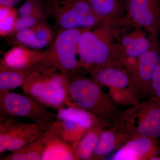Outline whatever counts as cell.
<instances>
[{"label": "cell", "mask_w": 160, "mask_h": 160, "mask_svg": "<svg viewBox=\"0 0 160 160\" xmlns=\"http://www.w3.org/2000/svg\"><path fill=\"white\" fill-rule=\"evenodd\" d=\"M18 12L20 16H38L39 13L38 3L35 0H28L20 7Z\"/></svg>", "instance_id": "4316f807"}, {"label": "cell", "mask_w": 160, "mask_h": 160, "mask_svg": "<svg viewBox=\"0 0 160 160\" xmlns=\"http://www.w3.org/2000/svg\"><path fill=\"white\" fill-rule=\"evenodd\" d=\"M32 28L38 39L48 44L50 42L52 33L47 27L43 26H35Z\"/></svg>", "instance_id": "83f0119b"}, {"label": "cell", "mask_w": 160, "mask_h": 160, "mask_svg": "<svg viewBox=\"0 0 160 160\" xmlns=\"http://www.w3.org/2000/svg\"><path fill=\"white\" fill-rule=\"evenodd\" d=\"M57 6L59 23L64 29H90L101 23L87 0H63Z\"/></svg>", "instance_id": "ba28073f"}, {"label": "cell", "mask_w": 160, "mask_h": 160, "mask_svg": "<svg viewBox=\"0 0 160 160\" xmlns=\"http://www.w3.org/2000/svg\"><path fill=\"white\" fill-rule=\"evenodd\" d=\"M122 27L117 28L115 32V58L124 65L129 58H138L148 51L152 45V38L146 36L142 29L134 27L129 32H124Z\"/></svg>", "instance_id": "8fae6325"}, {"label": "cell", "mask_w": 160, "mask_h": 160, "mask_svg": "<svg viewBox=\"0 0 160 160\" xmlns=\"http://www.w3.org/2000/svg\"><path fill=\"white\" fill-rule=\"evenodd\" d=\"M103 128L98 125L89 129L78 142L72 144L77 159H91Z\"/></svg>", "instance_id": "d6986e66"}, {"label": "cell", "mask_w": 160, "mask_h": 160, "mask_svg": "<svg viewBox=\"0 0 160 160\" xmlns=\"http://www.w3.org/2000/svg\"><path fill=\"white\" fill-rule=\"evenodd\" d=\"M116 28L102 23L94 30H82L78 46L80 69L83 68L90 72L116 60L114 52Z\"/></svg>", "instance_id": "3957f363"}, {"label": "cell", "mask_w": 160, "mask_h": 160, "mask_svg": "<svg viewBox=\"0 0 160 160\" xmlns=\"http://www.w3.org/2000/svg\"><path fill=\"white\" fill-rule=\"evenodd\" d=\"M56 116L57 119L73 122L87 130L101 125L93 115L74 104L58 110Z\"/></svg>", "instance_id": "ac0fdd59"}, {"label": "cell", "mask_w": 160, "mask_h": 160, "mask_svg": "<svg viewBox=\"0 0 160 160\" xmlns=\"http://www.w3.org/2000/svg\"><path fill=\"white\" fill-rule=\"evenodd\" d=\"M16 37L20 43L29 48L42 49L48 45L38 39L32 28L17 32Z\"/></svg>", "instance_id": "cb8c5ba5"}, {"label": "cell", "mask_w": 160, "mask_h": 160, "mask_svg": "<svg viewBox=\"0 0 160 160\" xmlns=\"http://www.w3.org/2000/svg\"><path fill=\"white\" fill-rule=\"evenodd\" d=\"M37 16L22 15L17 19L14 30L17 32L32 28L36 25Z\"/></svg>", "instance_id": "d4e9b609"}, {"label": "cell", "mask_w": 160, "mask_h": 160, "mask_svg": "<svg viewBox=\"0 0 160 160\" xmlns=\"http://www.w3.org/2000/svg\"><path fill=\"white\" fill-rule=\"evenodd\" d=\"M160 153L157 139L139 136L132 138L120 146L110 160H151Z\"/></svg>", "instance_id": "5bb4252c"}, {"label": "cell", "mask_w": 160, "mask_h": 160, "mask_svg": "<svg viewBox=\"0 0 160 160\" xmlns=\"http://www.w3.org/2000/svg\"><path fill=\"white\" fill-rule=\"evenodd\" d=\"M49 136L42 155V160H77L72 144L59 135L55 121L48 129Z\"/></svg>", "instance_id": "e0dca14e"}, {"label": "cell", "mask_w": 160, "mask_h": 160, "mask_svg": "<svg viewBox=\"0 0 160 160\" xmlns=\"http://www.w3.org/2000/svg\"><path fill=\"white\" fill-rule=\"evenodd\" d=\"M133 138L121 122L108 129L102 128L91 159H99L108 155Z\"/></svg>", "instance_id": "9a60e30c"}, {"label": "cell", "mask_w": 160, "mask_h": 160, "mask_svg": "<svg viewBox=\"0 0 160 160\" xmlns=\"http://www.w3.org/2000/svg\"><path fill=\"white\" fill-rule=\"evenodd\" d=\"M25 94L56 111L73 105L68 74L53 67L32 72L22 86Z\"/></svg>", "instance_id": "7a4b0ae2"}, {"label": "cell", "mask_w": 160, "mask_h": 160, "mask_svg": "<svg viewBox=\"0 0 160 160\" xmlns=\"http://www.w3.org/2000/svg\"><path fill=\"white\" fill-rule=\"evenodd\" d=\"M44 132L33 122H24L14 117L0 119V153L18 150L36 140Z\"/></svg>", "instance_id": "8992f818"}, {"label": "cell", "mask_w": 160, "mask_h": 160, "mask_svg": "<svg viewBox=\"0 0 160 160\" xmlns=\"http://www.w3.org/2000/svg\"><path fill=\"white\" fill-rule=\"evenodd\" d=\"M69 79V93L75 106L93 115L103 127L120 122L122 113L96 80L83 77Z\"/></svg>", "instance_id": "6da1fadb"}, {"label": "cell", "mask_w": 160, "mask_h": 160, "mask_svg": "<svg viewBox=\"0 0 160 160\" xmlns=\"http://www.w3.org/2000/svg\"><path fill=\"white\" fill-rule=\"evenodd\" d=\"M101 23L118 26L125 22L126 1L124 0H87Z\"/></svg>", "instance_id": "2e32d148"}, {"label": "cell", "mask_w": 160, "mask_h": 160, "mask_svg": "<svg viewBox=\"0 0 160 160\" xmlns=\"http://www.w3.org/2000/svg\"><path fill=\"white\" fill-rule=\"evenodd\" d=\"M133 138H160V103L150 98L122 112L121 122Z\"/></svg>", "instance_id": "5b68a950"}, {"label": "cell", "mask_w": 160, "mask_h": 160, "mask_svg": "<svg viewBox=\"0 0 160 160\" xmlns=\"http://www.w3.org/2000/svg\"><path fill=\"white\" fill-rule=\"evenodd\" d=\"M22 117L38 124L45 131L57 118L56 113L28 95L14 92H0V119Z\"/></svg>", "instance_id": "277c9868"}, {"label": "cell", "mask_w": 160, "mask_h": 160, "mask_svg": "<svg viewBox=\"0 0 160 160\" xmlns=\"http://www.w3.org/2000/svg\"><path fill=\"white\" fill-rule=\"evenodd\" d=\"M1 66L9 69L32 72L53 67L48 54L33 51L25 47H13L4 55Z\"/></svg>", "instance_id": "4fadbf2b"}, {"label": "cell", "mask_w": 160, "mask_h": 160, "mask_svg": "<svg viewBox=\"0 0 160 160\" xmlns=\"http://www.w3.org/2000/svg\"><path fill=\"white\" fill-rule=\"evenodd\" d=\"M82 30L64 29L56 39L48 58L56 69L68 74L79 69L78 46Z\"/></svg>", "instance_id": "52a82bcc"}, {"label": "cell", "mask_w": 160, "mask_h": 160, "mask_svg": "<svg viewBox=\"0 0 160 160\" xmlns=\"http://www.w3.org/2000/svg\"><path fill=\"white\" fill-rule=\"evenodd\" d=\"M90 72L92 78L101 86L116 90L115 92L118 91L113 94L116 98L115 100H118L120 94H125V92L122 91L129 89L133 91L130 73L117 60L97 68Z\"/></svg>", "instance_id": "7c38bea8"}, {"label": "cell", "mask_w": 160, "mask_h": 160, "mask_svg": "<svg viewBox=\"0 0 160 160\" xmlns=\"http://www.w3.org/2000/svg\"><path fill=\"white\" fill-rule=\"evenodd\" d=\"M126 25L145 29L157 36L160 29V8L157 0H126Z\"/></svg>", "instance_id": "9c48e42d"}, {"label": "cell", "mask_w": 160, "mask_h": 160, "mask_svg": "<svg viewBox=\"0 0 160 160\" xmlns=\"http://www.w3.org/2000/svg\"><path fill=\"white\" fill-rule=\"evenodd\" d=\"M151 37V48L138 58L135 67L130 72L132 87L135 94L151 96L152 78L159 61L160 53L157 37Z\"/></svg>", "instance_id": "30bf717a"}, {"label": "cell", "mask_w": 160, "mask_h": 160, "mask_svg": "<svg viewBox=\"0 0 160 160\" xmlns=\"http://www.w3.org/2000/svg\"><path fill=\"white\" fill-rule=\"evenodd\" d=\"M48 135L45 131L36 140L19 149L25 155L26 160H42V155L45 149Z\"/></svg>", "instance_id": "7402d4cb"}, {"label": "cell", "mask_w": 160, "mask_h": 160, "mask_svg": "<svg viewBox=\"0 0 160 160\" xmlns=\"http://www.w3.org/2000/svg\"><path fill=\"white\" fill-rule=\"evenodd\" d=\"M16 12L11 6L0 5V34L5 36L14 30Z\"/></svg>", "instance_id": "603a6c76"}, {"label": "cell", "mask_w": 160, "mask_h": 160, "mask_svg": "<svg viewBox=\"0 0 160 160\" xmlns=\"http://www.w3.org/2000/svg\"><path fill=\"white\" fill-rule=\"evenodd\" d=\"M55 123L59 135L63 140L72 144L78 142L89 130L69 121L57 119Z\"/></svg>", "instance_id": "44dd1931"}, {"label": "cell", "mask_w": 160, "mask_h": 160, "mask_svg": "<svg viewBox=\"0 0 160 160\" xmlns=\"http://www.w3.org/2000/svg\"><path fill=\"white\" fill-rule=\"evenodd\" d=\"M20 0H0V5L12 7L17 4Z\"/></svg>", "instance_id": "f1b7e54d"}, {"label": "cell", "mask_w": 160, "mask_h": 160, "mask_svg": "<svg viewBox=\"0 0 160 160\" xmlns=\"http://www.w3.org/2000/svg\"><path fill=\"white\" fill-rule=\"evenodd\" d=\"M151 98L160 103V58L152 78Z\"/></svg>", "instance_id": "484cf974"}, {"label": "cell", "mask_w": 160, "mask_h": 160, "mask_svg": "<svg viewBox=\"0 0 160 160\" xmlns=\"http://www.w3.org/2000/svg\"><path fill=\"white\" fill-rule=\"evenodd\" d=\"M31 72L16 70L1 66L0 92H9L22 86Z\"/></svg>", "instance_id": "ffe728a7"}, {"label": "cell", "mask_w": 160, "mask_h": 160, "mask_svg": "<svg viewBox=\"0 0 160 160\" xmlns=\"http://www.w3.org/2000/svg\"></svg>", "instance_id": "f546056e"}]
</instances>
